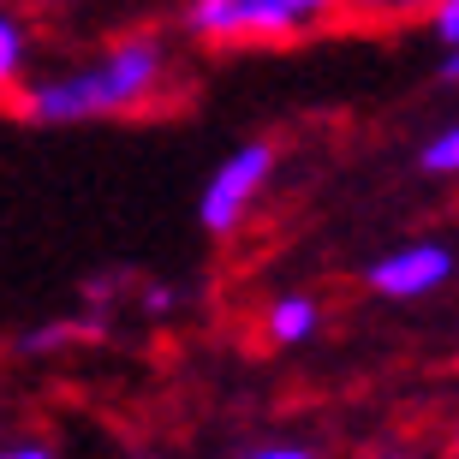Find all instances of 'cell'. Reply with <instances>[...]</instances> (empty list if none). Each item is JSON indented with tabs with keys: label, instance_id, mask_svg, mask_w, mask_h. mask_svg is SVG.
Listing matches in <instances>:
<instances>
[{
	"label": "cell",
	"instance_id": "cell-1",
	"mask_svg": "<svg viewBox=\"0 0 459 459\" xmlns=\"http://www.w3.org/2000/svg\"><path fill=\"white\" fill-rule=\"evenodd\" d=\"M179 102V60L161 30H126L102 48L30 66L13 90V114L30 126H102V119H150Z\"/></svg>",
	"mask_w": 459,
	"mask_h": 459
},
{
	"label": "cell",
	"instance_id": "cell-2",
	"mask_svg": "<svg viewBox=\"0 0 459 459\" xmlns=\"http://www.w3.org/2000/svg\"><path fill=\"white\" fill-rule=\"evenodd\" d=\"M341 24V0H186L179 30L197 48H299Z\"/></svg>",
	"mask_w": 459,
	"mask_h": 459
},
{
	"label": "cell",
	"instance_id": "cell-3",
	"mask_svg": "<svg viewBox=\"0 0 459 459\" xmlns=\"http://www.w3.org/2000/svg\"><path fill=\"white\" fill-rule=\"evenodd\" d=\"M274 168H281V150H274L269 137H251V143L227 150L221 161H215V173L204 179V197H197V221H204V233L233 238L238 227L256 215V204L269 197Z\"/></svg>",
	"mask_w": 459,
	"mask_h": 459
},
{
	"label": "cell",
	"instance_id": "cell-4",
	"mask_svg": "<svg viewBox=\"0 0 459 459\" xmlns=\"http://www.w3.org/2000/svg\"><path fill=\"white\" fill-rule=\"evenodd\" d=\"M364 281H370V292H382L394 305H418V299H429L454 281V245L447 238H406V245L376 256L364 269Z\"/></svg>",
	"mask_w": 459,
	"mask_h": 459
},
{
	"label": "cell",
	"instance_id": "cell-5",
	"mask_svg": "<svg viewBox=\"0 0 459 459\" xmlns=\"http://www.w3.org/2000/svg\"><path fill=\"white\" fill-rule=\"evenodd\" d=\"M323 334V299L316 292H274L263 305V341L274 352H299Z\"/></svg>",
	"mask_w": 459,
	"mask_h": 459
},
{
	"label": "cell",
	"instance_id": "cell-6",
	"mask_svg": "<svg viewBox=\"0 0 459 459\" xmlns=\"http://www.w3.org/2000/svg\"><path fill=\"white\" fill-rule=\"evenodd\" d=\"M36 13L18 0H0V102H13V90L24 84V72L36 66Z\"/></svg>",
	"mask_w": 459,
	"mask_h": 459
},
{
	"label": "cell",
	"instance_id": "cell-7",
	"mask_svg": "<svg viewBox=\"0 0 459 459\" xmlns=\"http://www.w3.org/2000/svg\"><path fill=\"white\" fill-rule=\"evenodd\" d=\"M436 0H341V24L352 30H406Z\"/></svg>",
	"mask_w": 459,
	"mask_h": 459
},
{
	"label": "cell",
	"instance_id": "cell-8",
	"mask_svg": "<svg viewBox=\"0 0 459 459\" xmlns=\"http://www.w3.org/2000/svg\"><path fill=\"white\" fill-rule=\"evenodd\" d=\"M102 316L108 310H96V316H66V323H48V328H36V334H24V358H48V352H66L72 341H90V334H102Z\"/></svg>",
	"mask_w": 459,
	"mask_h": 459
},
{
	"label": "cell",
	"instance_id": "cell-9",
	"mask_svg": "<svg viewBox=\"0 0 459 459\" xmlns=\"http://www.w3.org/2000/svg\"><path fill=\"white\" fill-rule=\"evenodd\" d=\"M418 173H429V179H454L459 173V126L454 119L436 126V132L418 143Z\"/></svg>",
	"mask_w": 459,
	"mask_h": 459
},
{
	"label": "cell",
	"instance_id": "cell-10",
	"mask_svg": "<svg viewBox=\"0 0 459 459\" xmlns=\"http://www.w3.org/2000/svg\"><path fill=\"white\" fill-rule=\"evenodd\" d=\"M418 24L436 36V48H442V54H454V48H459V0H436V6H429Z\"/></svg>",
	"mask_w": 459,
	"mask_h": 459
},
{
	"label": "cell",
	"instance_id": "cell-11",
	"mask_svg": "<svg viewBox=\"0 0 459 459\" xmlns=\"http://www.w3.org/2000/svg\"><path fill=\"white\" fill-rule=\"evenodd\" d=\"M137 305H143V316H155V323H161V316H173V310H179V292L161 287V281H150V287L137 292Z\"/></svg>",
	"mask_w": 459,
	"mask_h": 459
},
{
	"label": "cell",
	"instance_id": "cell-12",
	"mask_svg": "<svg viewBox=\"0 0 459 459\" xmlns=\"http://www.w3.org/2000/svg\"><path fill=\"white\" fill-rule=\"evenodd\" d=\"M238 459H323V454L305 447V442H256V447H245Z\"/></svg>",
	"mask_w": 459,
	"mask_h": 459
},
{
	"label": "cell",
	"instance_id": "cell-13",
	"mask_svg": "<svg viewBox=\"0 0 459 459\" xmlns=\"http://www.w3.org/2000/svg\"><path fill=\"white\" fill-rule=\"evenodd\" d=\"M0 459H54V447L48 442H6Z\"/></svg>",
	"mask_w": 459,
	"mask_h": 459
},
{
	"label": "cell",
	"instance_id": "cell-14",
	"mask_svg": "<svg viewBox=\"0 0 459 459\" xmlns=\"http://www.w3.org/2000/svg\"><path fill=\"white\" fill-rule=\"evenodd\" d=\"M18 6H30V13H54V6H90V0H18Z\"/></svg>",
	"mask_w": 459,
	"mask_h": 459
},
{
	"label": "cell",
	"instance_id": "cell-15",
	"mask_svg": "<svg viewBox=\"0 0 459 459\" xmlns=\"http://www.w3.org/2000/svg\"><path fill=\"white\" fill-rule=\"evenodd\" d=\"M376 459H418V454H376Z\"/></svg>",
	"mask_w": 459,
	"mask_h": 459
}]
</instances>
